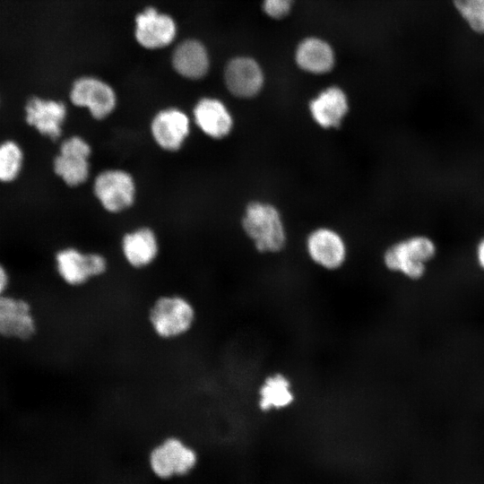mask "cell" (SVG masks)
<instances>
[{
  "label": "cell",
  "instance_id": "2e32d148",
  "mask_svg": "<svg viewBox=\"0 0 484 484\" xmlns=\"http://www.w3.org/2000/svg\"><path fill=\"white\" fill-rule=\"evenodd\" d=\"M199 128L212 138H222L231 131L233 120L226 106L219 99L203 98L194 108Z\"/></svg>",
  "mask_w": 484,
  "mask_h": 484
},
{
  "label": "cell",
  "instance_id": "52a82bcc",
  "mask_svg": "<svg viewBox=\"0 0 484 484\" xmlns=\"http://www.w3.org/2000/svg\"><path fill=\"white\" fill-rule=\"evenodd\" d=\"M38 332V322L30 303L25 298L0 296V337L17 341L32 339Z\"/></svg>",
  "mask_w": 484,
  "mask_h": 484
},
{
  "label": "cell",
  "instance_id": "e0dca14e",
  "mask_svg": "<svg viewBox=\"0 0 484 484\" xmlns=\"http://www.w3.org/2000/svg\"><path fill=\"white\" fill-rule=\"evenodd\" d=\"M348 99L338 87H329L311 100L310 112L315 121L324 128L338 126L348 111Z\"/></svg>",
  "mask_w": 484,
  "mask_h": 484
},
{
  "label": "cell",
  "instance_id": "ac0fdd59",
  "mask_svg": "<svg viewBox=\"0 0 484 484\" xmlns=\"http://www.w3.org/2000/svg\"><path fill=\"white\" fill-rule=\"evenodd\" d=\"M173 66L182 76L199 79L209 69V56L205 48L196 40H186L177 46L172 56Z\"/></svg>",
  "mask_w": 484,
  "mask_h": 484
},
{
  "label": "cell",
  "instance_id": "d6986e66",
  "mask_svg": "<svg viewBox=\"0 0 484 484\" xmlns=\"http://www.w3.org/2000/svg\"><path fill=\"white\" fill-rule=\"evenodd\" d=\"M298 65L309 73H324L334 65V54L331 46L323 39L308 38L298 47L295 56Z\"/></svg>",
  "mask_w": 484,
  "mask_h": 484
},
{
  "label": "cell",
  "instance_id": "6da1fadb",
  "mask_svg": "<svg viewBox=\"0 0 484 484\" xmlns=\"http://www.w3.org/2000/svg\"><path fill=\"white\" fill-rule=\"evenodd\" d=\"M147 319L156 337L174 341L188 334L195 325L197 311L185 295L168 293L158 296L151 304Z\"/></svg>",
  "mask_w": 484,
  "mask_h": 484
},
{
  "label": "cell",
  "instance_id": "603a6c76",
  "mask_svg": "<svg viewBox=\"0 0 484 484\" xmlns=\"http://www.w3.org/2000/svg\"><path fill=\"white\" fill-rule=\"evenodd\" d=\"M292 0H264L263 7L266 14L280 19L290 11Z\"/></svg>",
  "mask_w": 484,
  "mask_h": 484
},
{
  "label": "cell",
  "instance_id": "8fae6325",
  "mask_svg": "<svg viewBox=\"0 0 484 484\" xmlns=\"http://www.w3.org/2000/svg\"><path fill=\"white\" fill-rule=\"evenodd\" d=\"M228 90L235 96L250 98L263 87L264 74L259 65L250 57H237L226 66L224 74Z\"/></svg>",
  "mask_w": 484,
  "mask_h": 484
},
{
  "label": "cell",
  "instance_id": "7402d4cb",
  "mask_svg": "<svg viewBox=\"0 0 484 484\" xmlns=\"http://www.w3.org/2000/svg\"><path fill=\"white\" fill-rule=\"evenodd\" d=\"M453 5L475 33L484 34V0H452Z\"/></svg>",
  "mask_w": 484,
  "mask_h": 484
},
{
  "label": "cell",
  "instance_id": "277c9868",
  "mask_svg": "<svg viewBox=\"0 0 484 484\" xmlns=\"http://www.w3.org/2000/svg\"><path fill=\"white\" fill-rule=\"evenodd\" d=\"M55 269L67 286L80 288L101 277L108 270V261L99 253H85L76 247H63L55 254Z\"/></svg>",
  "mask_w": 484,
  "mask_h": 484
},
{
  "label": "cell",
  "instance_id": "9c48e42d",
  "mask_svg": "<svg viewBox=\"0 0 484 484\" xmlns=\"http://www.w3.org/2000/svg\"><path fill=\"white\" fill-rule=\"evenodd\" d=\"M94 194L102 206L110 212L130 207L134 200L135 185L125 171L109 169L101 172L94 181Z\"/></svg>",
  "mask_w": 484,
  "mask_h": 484
},
{
  "label": "cell",
  "instance_id": "4fadbf2b",
  "mask_svg": "<svg viewBox=\"0 0 484 484\" xmlns=\"http://www.w3.org/2000/svg\"><path fill=\"white\" fill-rule=\"evenodd\" d=\"M307 249L310 258L327 270L340 268L346 260L347 249L344 241L333 230L319 229L307 238Z\"/></svg>",
  "mask_w": 484,
  "mask_h": 484
},
{
  "label": "cell",
  "instance_id": "3957f363",
  "mask_svg": "<svg viewBox=\"0 0 484 484\" xmlns=\"http://www.w3.org/2000/svg\"><path fill=\"white\" fill-rule=\"evenodd\" d=\"M244 230L260 252H278L285 245L284 227L277 209L254 202L248 204L242 220Z\"/></svg>",
  "mask_w": 484,
  "mask_h": 484
},
{
  "label": "cell",
  "instance_id": "484cf974",
  "mask_svg": "<svg viewBox=\"0 0 484 484\" xmlns=\"http://www.w3.org/2000/svg\"><path fill=\"white\" fill-rule=\"evenodd\" d=\"M0 103H1V99H0Z\"/></svg>",
  "mask_w": 484,
  "mask_h": 484
},
{
  "label": "cell",
  "instance_id": "5b68a950",
  "mask_svg": "<svg viewBox=\"0 0 484 484\" xmlns=\"http://www.w3.org/2000/svg\"><path fill=\"white\" fill-rule=\"evenodd\" d=\"M196 451L177 436H168L157 444L148 456L151 471L160 480L185 476L197 465Z\"/></svg>",
  "mask_w": 484,
  "mask_h": 484
},
{
  "label": "cell",
  "instance_id": "ba28073f",
  "mask_svg": "<svg viewBox=\"0 0 484 484\" xmlns=\"http://www.w3.org/2000/svg\"><path fill=\"white\" fill-rule=\"evenodd\" d=\"M66 116L65 104L53 99L31 96L23 107L26 125L52 141L60 138Z\"/></svg>",
  "mask_w": 484,
  "mask_h": 484
},
{
  "label": "cell",
  "instance_id": "cb8c5ba5",
  "mask_svg": "<svg viewBox=\"0 0 484 484\" xmlns=\"http://www.w3.org/2000/svg\"><path fill=\"white\" fill-rule=\"evenodd\" d=\"M10 281V273L7 268L0 262V296L6 293Z\"/></svg>",
  "mask_w": 484,
  "mask_h": 484
},
{
  "label": "cell",
  "instance_id": "8992f818",
  "mask_svg": "<svg viewBox=\"0 0 484 484\" xmlns=\"http://www.w3.org/2000/svg\"><path fill=\"white\" fill-rule=\"evenodd\" d=\"M91 151L89 143L80 136L64 140L53 160L55 174L69 186L82 184L89 176Z\"/></svg>",
  "mask_w": 484,
  "mask_h": 484
},
{
  "label": "cell",
  "instance_id": "5bb4252c",
  "mask_svg": "<svg viewBox=\"0 0 484 484\" xmlns=\"http://www.w3.org/2000/svg\"><path fill=\"white\" fill-rule=\"evenodd\" d=\"M135 37L147 48L169 45L175 38L176 24L168 15L149 8L136 17Z\"/></svg>",
  "mask_w": 484,
  "mask_h": 484
},
{
  "label": "cell",
  "instance_id": "d4e9b609",
  "mask_svg": "<svg viewBox=\"0 0 484 484\" xmlns=\"http://www.w3.org/2000/svg\"><path fill=\"white\" fill-rule=\"evenodd\" d=\"M476 260L479 266L484 271V238H482L477 245Z\"/></svg>",
  "mask_w": 484,
  "mask_h": 484
},
{
  "label": "cell",
  "instance_id": "7c38bea8",
  "mask_svg": "<svg viewBox=\"0 0 484 484\" xmlns=\"http://www.w3.org/2000/svg\"><path fill=\"white\" fill-rule=\"evenodd\" d=\"M151 131L162 149L177 151L189 134L188 117L174 108L160 110L151 121Z\"/></svg>",
  "mask_w": 484,
  "mask_h": 484
},
{
  "label": "cell",
  "instance_id": "7a4b0ae2",
  "mask_svg": "<svg viewBox=\"0 0 484 484\" xmlns=\"http://www.w3.org/2000/svg\"><path fill=\"white\" fill-rule=\"evenodd\" d=\"M436 254V246L432 238L426 235H415L389 246L383 260L388 270L410 280H419L425 275L427 264Z\"/></svg>",
  "mask_w": 484,
  "mask_h": 484
},
{
  "label": "cell",
  "instance_id": "ffe728a7",
  "mask_svg": "<svg viewBox=\"0 0 484 484\" xmlns=\"http://www.w3.org/2000/svg\"><path fill=\"white\" fill-rule=\"evenodd\" d=\"M293 401L290 382L282 374L268 376L259 389L258 405L263 411L287 408Z\"/></svg>",
  "mask_w": 484,
  "mask_h": 484
},
{
  "label": "cell",
  "instance_id": "44dd1931",
  "mask_svg": "<svg viewBox=\"0 0 484 484\" xmlns=\"http://www.w3.org/2000/svg\"><path fill=\"white\" fill-rule=\"evenodd\" d=\"M25 166V151L22 144L12 138L0 141V184L16 182Z\"/></svg>",
  "mask_w": 484,
  "mask_h": 484
},
{
  "label": "cell",
  "instance_id": "30bf717a",
  "mask_svg": "<svg viewBox=\"0 0 484 484\" xmlns=\"http://www.w3.org/2000/svg\"><path fill=\"white\" fill-rule=\"evenodd\" d=\"M69 97L73 105L88 108L96 119L108 117L117 103L113 89L93 77L77 79L72 85Z\"/></svg>",
  "mask_w": 484,
  "mask_h": 484
},
{
  "label": "cell",
  "instance_id": "9a60e30c",
  "mask_svg": "<svg viewBox=\"0 0 484 484\" xmlns=\"http://www.w3.org/2000/svg\"><path fill=\"white\" fill-rule=\"evenodd\" d=\"M121 248L125 260L134 269H144L151 265L160 250L154 232L147 228L125 234Z\"/></svg>",
  "mask_w": 484,
  "mask_h": 484
}]
</instances>
